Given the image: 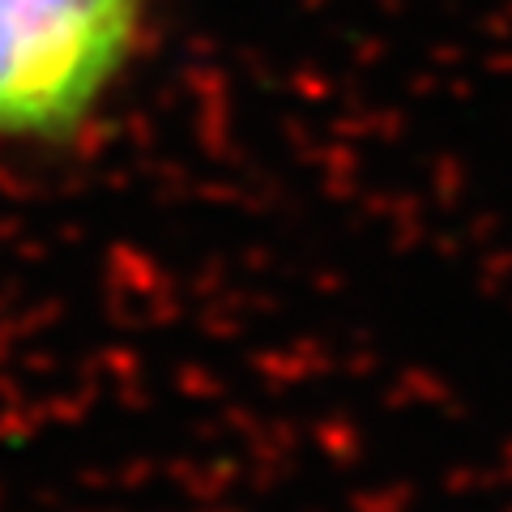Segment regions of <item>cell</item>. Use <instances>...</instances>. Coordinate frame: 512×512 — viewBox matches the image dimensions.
I'll list each match as a JSON object with an SVG mask.
<instances>
[{"label":"cell","mask_w":512,"mask_h":512,"mask_svg":"<svg viewBox=\"0 0 512 512\" xmlns=\"http://www.w3.org/2000/svg\"><path fill=\"white\" fill-rule=\"evenodd\" d=\"M146 0H0V137L64 141L120 82Z\"/></svg>","instance_id":"cell-1"}]
</instances>
